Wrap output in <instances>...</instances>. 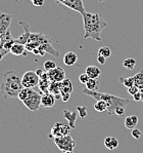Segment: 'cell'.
Instances as JSON below:
<instances>
[{"label":"cell","mask_w":143,"mask_h":153,"mask_svg":"<svg viewBox=\"0 0 143 153\" xmlns=\"http://www.w3.org/2000/svg\"><path fill=\"white\" fill-rule=\"evenodd\" d=\"M84 25V38H92L95 41H101V32L106 28V22L100 13H85L82 15Z\"/></svg>","instance_id":"cell-1"},{"label":"cell","mask_w":143,"mask_h":153,"mask_svg":"<svg viewBox=\"0 0 143 153\" xmlns=\"http://www.w3.org/2000/svg\"><path fill=\"white\" fill-rule=\"evenodd\" d=\"M23 88L22 76L16 70H8L2 75L0 93L4 100L18 98V94Z\"/></svg>","instance_id":"cell-2"},{"label":"cell","mask_w":143,"mask_h":153,"mask_svg":"<svg viewBox=\"0 0 143 153\" xmlns=\"http://www.w3.org/2000/svg\"><path fill=\"white\" fill-rule=\"evenodd\" d=\"M82 93L84 95H87L89 97H91L94 100H103L106 102L107 104V114L109 116L114 115V111L118 107H127L130 104V100L124 98H120L118 96L111 95V94L107 93H100L98 91H89L87 88H84Z\"/></svg>","instance_id":"cell-3"},{"label":"cell","mask_w":143,"mask_h":153,"mask_svg":"<svg viewBox=\"0 0 143 153\" xmlns=\"http://www.w3.org/2000/svg\"><path fill=\"white\" fill-rule=\"evenodd\" d=\"M41 97L42 95H40L39 93L35 91L34 89H32V91L30 93V95L23 101L24 105L30 111H38L41 107Z\"/></svg>","instance_id":"cell-4"},{"label":"cell","mask_w":143,"mask_h":153,"mask_svg":"<svg viewBox=\"0 0 143 153\" xmlns=\"http://www.w3.org/2000/svg\"><path fill=\"white\" fill-rule=\"evenodd\" d=\"M53 140H54V143L58 147V149L62 150V152L67 151V150H74V148L76 147V142L71 137V135L57 137L54 138Z\"/></svg>","instance_id":"cell-5"},{"label":"cell","mask_w":143,"mask_h":153,"mask_svg":"<svg viewBox=\"0 0 143 153\" xmlns=\"http://www.w3.org/2000/svg\"><path fill=\"white\" fill-rule=\"evenodd\" d=\"M40 77L35 71H27L22 76L23 86L26 88H34L38 86Z\"/></svg>","instance_id":"cell-6"},{"label":"cell","mask_w":143,"mask_h":153,"mask_svg":"<svg viewBox=\"0 0 143 153\" xmlns=\"http://www.w3.org/2000/svg\"><path fill=\"white\" fill-rule=\"evenodd\" d=\"M71 128H72L70 126H65V124H62L60 122H56L51 128L48 137L50 139H54L57 137H62V136H67L71 134Z\"/></svg>","instance_id":"cell-7"},{"label":"cell","mask_w":143,"mask_h":153,"mask_svg":"<svg viewBox=\"0 0 143 153\" xmlns=\"http://www.w3.org/2000/svg\"><path fill=\"white\" fill-rule=\"evenodd\" d=\"M11 22H12V16L0 11V37L9 30Z\"/></svg>","instance_id":"cell-8"},{"label":"cell","mask_w":143,"mask_h":153,"mask_svg":"<svg viewBox=\"0 0 143 153\" xmlns=\"http://www.w3.org/2000/svg\"><path fill=\"white\" fill-rule=\"evenodd\" d=\"M48 78L50 82H62L65 79V72L62 67H56L48 71Z\"/></svg>","instance_id":"cell-9"},{"label":"cell","mask_w":143,"mask_h":153,"mask_svg":"<svg viewBox=\"0 0 143 153\" xmlns=\"http://www.w3.org/2000/svg\"><path fill=\"white\" fill-rule=\"evenodd\" d=\"M62 5L73 9L75 11H78L79 13L83 15L85 13V7H84L83 0H65L62 3Z\"/></svg>","instance_id":"cell-10"},{"label":"cell","mask_w":143,"mask_h":153,"mask_svg":"<svg viewBox=\"0 0 143 153\" xmlns=\"http://www.w3.org/2000/svg\"><path fill=\"white\" fill-rule=\"evenodd\" d=\"M78 112H73L71 110L65 109L62 110V116L69 121V126H71L72 128H76V121H77V117H78Z\"/></svg>","instance_id":"cell-11"},{"label":"cell","mask_w":143,"mask_h":153,"mask_svg":"<svg viewBox=\"0 0 143 153\" xmlns=\"http://www.w3.org/2000/svg\"><path fill=\"white\" fill-rule=\"evenodd\" d=\"M56 98L52 94L47 93V94H42L41 97V107L44 108H51L53 107L55 104Z\"/></svg>","instance_id":"cell-12"},{"label":"cell","mask_w":143,"mask_h":153,"mask_svg":"<svg viewBox=\"0 0 143 153\" xmlns=\"http://www.w3.org/2000/svg\"><path fill=\"white\" fill-rule=\"evenodd\" d=\"M20 25L24 28V33H23L21 36H18V38L15 39V41L18 42V43H22V44H24V45H26V44L28 43V41H29V39H30L31 32H30L29 26H28L27 24H25L24 22H20Z\"/></svg>","instance_id":"cell-13"},{"label":"cell","mask_w":143,"mask_h":153,"mask_svg":"<svg viewBox=\"0 0 143 153\" xmlns=\"http://www.w3.org/2000/svg\"><path fill=\"white\" fill-rule=\"evenodd\" d=\"M64 64L67 66H74L78 62V55L74 51H67L64 56Z\"/></svg>","instance_id":"cell-14"},{"label":"cell","mask_w":143,"mask_h":153,"mask_svg":"<svg viewBox=\"0 0 143 153\" xmlns=\"http://www.w3.org/2000/svg\"><path fill=\"white\" fill-rule=\"evenodd\" d=\"M85 73L90 77V78L97 79L98 77L100 76V74H101V70H100L98 67H96V66H88V67L86 68Z\"/></svg>","instance_id":"cell-15"},{"label":"cell","mask_w":143,"mask_h":153,"mask_svg":"<svg viewBox=\"0 0 143 153\" xmlns=\"http://www.w3.org/2000/svg\"><path fill=\"white\" fill-rule=\"evenodd\" d=\"M59 85H60V91H62V95H64V94H72L73 84H72V82L69 78H65V80L59 82Z\"/></svg>","instance_id":"cell-16"},{"label":"cell","mask_w":143,"mask_h":153,"mask_svg":"<svg viewBox=\"0 0 143 153\" xmlns=\"http://www.w3.org/2000/svg\"><path fill=\"white\" fill-rule=\"evenodd\" d=\"M49 93L52 94L54 97L57 99H62V91H60V85L59 82H50L49 86Z\"/></svg>","instance_id":"cell-17"},{"label":"cell","mask_w":143,"mask_h":153,"mask_svg":"<svg viewBox=\"0 0 143 153\" xmlns=\"http://www.w3.org/2000/svg\"><path fill=\"white\" fill-rule=\"evenodd\" d=\"M138 124V117L136 115H129L125 118V126L129 129H133Z\"/></svg>","instance_id":"cell-18"},{"label":"cell","mask_w":143,"mask_h":153,"mask_svg":"<svg viewBox=\"0 0 143 153\" xmlns=\"http://www.w3.org/2000/svg\"><path fill=\"white\" fill-rule=\"evenodd\" d=\"M25 45L22 43H18L15 41V43L12 45V48H10V53H12L13 56H23L25 53Z\"/></svg>","instance_id":"cell-19"},{"label":"cell","mask_w":143,"mask_h":153,"mask_svg":"<svg viewBox=\"0 0 143 153\" xmlns=\"http://www.w3.org/2000/svg\"><path fill=\"white\" fill-rule=\"evenodd\" d=\"M104 146L109 150L116 149V148L119 146L118 139H116L114 137H106L104 139Z\"/></svg>","instance_id":"cell-20"},{"label":"cell","mask_w":143,"mask_h":153,"mask_svg":"<svg viewBox=\"0 0 143 153\" xmlns=\"http://www.w3.org/2000/svg\"><path fill=\"white\" fill-rule=\"evenodd\" d=\"M39 48L41 49H43L46 53H50V55H52L53 56H56V58L59 56V53H58V51H56L55 49L53 48V46L51 45V42H46V43L41 44Z\"/></svg>","instance_id":"cell-21"},{"label":"cell","mask_w":143,"mask_h":153,"mask_svg":"<svg viewBox=\"0 0 143 153\" xmlns=\"http://www.w3.org/2000/svg\"><path fill=\"white\" fill-rule=\"evenodd\" d=\"M38 86L41 94L49 93V86H50V80H49V78H40Z\"/></svg>","instance_id":"cell-22"},{"label":"cell","mask_w":143,"mask_h":153,"mask_svg":"<svg viewBox=\"0 0 143 153\" xmlns=\"http://www.w3.org/2000/svg\"><path fill=\"white\" fill-rule=\"evenodd\" d=\"M133 78H134V85L137 86L140 91L143 89V69L136 73L134 76H133Z\"/></svg>","instance_id":"cell-23"},{"label":"cell","mask_w":143,"mask_h":153,"mask_svg":"<svg viewBox=\"0 0 143 153\" xmlns=\"http://www.w3.org/2000/svg\"><path fill=\"white\" fill-rule=\"evenodd\" d=\"M85 85H86V88L89 89V91H98V88H99V81H98L97 79L90 78Z\"/></svg>","instance_id":"cell-24"},{"label":"cell","mask_w":143,"mask_h":153,"mask_svg":"<svg viewBox=\"0 0 143 153\" xmlns=\"http://www.w3.org/2000/svg\"><path fill=\"white\" fill-rule=\"evenodd\" d=\"M94 109L97 112H104L107 111V104L106 102L103 100H98L96 101V103L94 104Z\"/></svg>","instance_id":"cell-25"},{"label":"cell","mask_w":143,"mask_h":153,"mask_svg":"<svg viewBox=\"0 0 143 153\" xmlns=\"http://www.w3.org/2000/svg\"><path fill=\"white\" fill-rule=\"evenodd\" d=\"M119 81L127 88L134 85V78H133V76H131V77H120Z\"/></svg>","instance_id":"cell-26"},{"label":"cell","mask_w":143,"mask_h":153,"mask_svg":"<svg viewBox=\"0 0 143 153\" xmlns=\"http://www.w3.org/2000/svg\"><path fill=\"white\" fill-rule=\"evenodd\" d=\"M123 66L128 70H133L136 66V60L133 58H127L123 61Z\"/></svg>","instance_id":"cell-27"},{"label":"cell","mask_w":143,"mask_h":153,"mask_svg":"<svg viewBox=\"0 0 143 153\" xmlns=\"http://www.w3.org/2000/svg\"><path fill=\"white\" fill-rule=\"evenodd\" d=\"M98 55L109 59V56H111V48H107V46H102V48H100L99 49H98Z\"/></svg>","instance_id":"cell-28"},{"label":"cell","mask_w":143,"mask_h":153,"mask_svg":"<svg viewBox=\"0 0 143 153\" xmlns=\"http://www.w3.org/2000/svg\"><path fill=\"white\" fill-rule=\"evenodd\" d=\"M77 112H78L79 116L81 117L82 119H85L88 115V110L85 106H78V107H77Z\"/></svg>","instance_id":"cell-29"},{"label":"cell","mask_w":143,"mask_h":153,"mask_svg":"<svg viewBox=\"0 0 143 153\" xmlns=\"http://www.w3.org/2000/svg\"><path fill=\"white\" fill-rule=\"evenodd\" d=\"M57 66H56V63L55 62H53V61H46L45 63H44V65H43V68H44V70L45 71H50V70H52V69H54V68H56Z\"/></svg>","instance_id":"cell-30"},{"label":"cell","mask_w":143,"mask_h":153,"mask_svg":"<svg viewBox=\"0 0 143 153\" xmlns=\"http://www.w3.org/2000/svg\"><path fill=\"white\" fill-rule=\"evenodd\" d=\"M131 135H132V137L136 139V140H139L140 138H141V136H142V133H141V131L140 129H138V128H133L132 129V131H131Z\"/></svg>","instance_id":"cell-31"},{"label":"cell","mask_w":143,"mask_h":153,"mask_svg":"<svg viewBox=\"0 0 143 153\" xmlns=\"http://www.w3.org/2000/svg\"><path fill=\"white\" fill-rule=\"evenodd\" d=\"M89 79H90V77H89L86 73H83V74H81L79 76V81L81 82L82 84H86Z\"/></svg>","instance_id":"cell-32"},{"label":"cell","mask_w":143,"mask_h":153,"mask_svg":"<svg viewBox=\"0 0 143 153\" xmlns=\"http://www.w3.org/2000/svg\"><path fill=\"white\" fill-rule=\"evenodd\" d=\"M126 108L125 107H118L114 111V115H118V116H123L125 114Z\"/></svg>","instance_id":"cell-33"},{"label":"cell","mask_w":143,"mask_h":153,"mask_svg":"<svg viewBox=\"0 0 143 153\" xmlns=\"http://www.w3.org/2000/svg\"><path fill=\"white\" fill-rule=\"evenodd\" d=\"M140 89L137 88L136 85H133V86H131V88H128V94H130L131 96H134L136 93H138Z\"/></svg>","instance_id":"cell-34"},{"label":"cell","mask_w":143,"mask_h":153,"mask_svg":"<svg viewBox=\"0 0 143 153\" xmlns=\"http://www.w3.org/2000/svg\"><path fill=\"white\" fill-rule=\"evenodd\" d=\"M97 62H98V64H100V65H104L105 62H106V58H104V56H102L100 55H97Z\"/></svg>","instance_id":"cell-35"},{"label":"cell","mask_w":143,"mask_h":153,"mask_svg":"<svg viewBox=\"0 0 143 153\" xmlns=\"http://www.w3.org/2000/svg\"><path fill=\"white\" fill-rule=\"evenodd\" d=\"M141 98H142V94L141 91H138V93H136L134 96H133V100L136 101V102H139V101H141Z\"/></svg>","instance_id":"cell-36"},{"label":"cell","mask_w":143,"mask_h":153,"mask_svg":"<svg viewBox=\"0 0 143 153\" xmlns=\"http://www.w3.org/2000/svg\"><path fill=\"white\" fill-rule=\"evenodd\" d=\"M8 53H9V51H6V49H4V48H0V61H1L6 55H7Z\"/></svg>","instance_id":"cell-37"},{"label":"cell","mask_w":143,"mask_h":153,"mask_svg":"<svg viewBox=\"0 0 143 153\" xmlns=\"http://www.w3.org/2000/svg\"><path fill=\"white\" fill-rule=\"evenodd\" d=\"M33 4H34L35 6H42L44 4V0H34V1H32Z\"/></svg>","instance_id":"cell-38"},{"label":"cell","mask_w":143,"mask_h":153,"mask_svg":"<svg viewBox=\"0 0 143 153\" xmlns=\"http://www.w3.org/2000/svg\"><path fill=\"white\" fill-rule=\"evenodd\" d=\"M70 98H71V94H64V95H62V102H67L70 100Z\"/></svg>","instance_id":"cell-39"},{"label":"cell","mask_w":143,"mask_h":153,"mask_svg":"<svg viewBox=\"0 0 143 153\" xmlns=\"http://www.w3.org/2000/svg\"><path fill=\"white\" fill-rule=\"evenodd\" d=\"M35 72L37 73V75H38L39 77H41L42 75L44 74V73H45V72H47V71H45V70H44V69H40V68H39V69H37Z\"/></svg>","instance_id":"cell-40"},{"label":"cell","mask_w":143,"mask_h":153,"mask_svg":"<svg viewBox=\"0 0 143 153\" xmlns=\"http://www.w3.org/2000/svg\"><path fill=\"white\" fill-rule=\"evenodd\" d=\"M64 153H74V150H67V151H65Z\"/></svg>","instance_id":"cell-41"},{"label":"cell","mask_w":143,"mask_h":153,"mask_svg":"<svg viewBox=\"0 0 143 153\" xmlns=\"http://www.w3.org/2000/svg\"><path fill=\"white\" fill-rule=\"evenodd\" d=\"M2 44H3V41H2L1 37H0V48H2Z\"/></svg>","instance_id":"cell-42"},{"label":"cell","mask_w":143,"mask_h":153,"mask_svg":"<svg viewBox=\"0 0 143 153\" xmlns=\"http://www.w3.org/2000/svg\"><path fill=\"white\" fill-rule=\"evenodd\" d=\"M141 91V94H142V98H141V101H143V89H141V91Z\"/></svg>","instance_id":"cell-43"},{"label":"cell","mask_w":143,"mask_h":153,"mask_svg":"<svg viewBox=\"0 0 143 153\" xmlns=\"http://www.w3.org/2000/svg\"><path fill=\"white\" fill-rule=\"evenodd\" d=\"M98 1H99V2H103L104 0H98Z\"/></svg>","instance_id":"cell-44"},{"label":"cell","mask_w":143,"mask_h":153,"mask_svg":"<svg viewBox=\"0 0 143 153\" xmlns=\"http://www.w3.org/2000/svg\"><path fill=\"white\" fill-rule=\"evenodd\" d=\"M30 1H34V0H30Z\"/></svg>","instance_id":"cell-45"}]
</instances>
